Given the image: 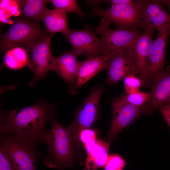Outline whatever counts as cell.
<instances>
[{
  "mask_svg": "<svg viewBox=\"0 0 170 170\" xmlns=\"http://www.w3.org/2000/svg\"><path fill=\"white\" fill-rule=\"evenodd\" d=\"M55 112L52 103L42 100L21 109L1 112L0 134L24 138L41 143L48 132L47 123L51 122Z\"/></svg>",
  "mask_w": 170,
  "mask_h": 170,
  "instance_id": "6da1fadb",
  "label": "cell"
},
{
  "mask_svg": "<svg viewBox=\"0 0 170 170\" xmlns=\"http://www.w3.org/2000/svg\"><path fill=\"white\" fill-rule=\"evenodd\" d=\"M50 122L51 130L43 140L47 145L48 154L42 162L47 167L64 170L72 167L76 160L74 146L67 127L61 125L54 116Z\"/></svg>",
  "mask_w": 170,
  "mask_h": 170,
  "instance_id": "7a4b0ae2",
  "label": "cell"
},
{
  "mask_svg": "<svg viewBox=\"0 0 170 170\" xmlns=\"http://www.w3.org/2000/svg\"><path fill=\"white\" fill-rule=\"evenodd\" d=\"M38 144L25 138L0 134V146L16 170H36V161L42 156L36 150Z\"/></svg>",
  "mask_w": 170,
  "mask_h": 170,
  "instance_id": "3957f363",
  "label": "cell"
},
{
  "mask_svg": "<svg viewBox=\"0 0 170 170\" xmlns=\"http://www.w3.org/2000/svg\"><path fill=\"white\" fill-rule=\"evenodd\" d=\"M103 91L102 87L94 88L78 108L74 119L67 127L77 156H82V144L79 140V133L83 129L89 128L97 120L100 99Z\"/></svg>",
  "mask_w": 170,
  "mask_h": 170,
  "instance_id": "277c9868",
  "label": "cell"
},
{
  "mask_svg": "<svg viewBox=\"0 0 170 170\" xmlns=\"http://www.w3.org/2000/svg\"><path fill=\"white\" fill-rule=\"evenodd\" d=\"M49 35L36 22L25 19L18 20L2 37L1 51L18 47L28 49L33 43Z\"/></svg>",
  "mask_w": 170,
  "mask_h": 170,
  "instance_id": "5b68a950",
  "label": "cell"
},
{
  "mask_svg": "<svg viewBox=\"0 0 170 170\" xmlns=\"http://www.w3.org/2000/svg\"><path fill=\"white\" fill-rule=\"evenodd\" d=\"M110 23L102 19L95 31L100 36L104 55L109 56L114 53L133 49L141 34L137 30L111 29Z\"/></svg>",
  "mask_w": 170,
  "mask_h": 170,
  "instance_id": "8992f818",
  "label": "cell"
},
{
  "mask_svg": "<svg viewBox=\"0 0 170 170\" xmlns=\"http://www.w3.org/2000/svg\"><path fill=\"white\" fill-rule=\"evenodd\" d=\"M92 11L89 16L102 17L114 24L116 28L137 30L140 27V13L136 0L126 4L111 6L107 9L96 6Z\"/></svg>",
  "mask_w": 170,
  "mask_h": 170,
  "instance_id": "52a82bcc",
  "label": "cell"
},
{
  "mask_svg": "<svg viewBox=\"0 0 170 170\" xmlns=\"http://www.w3.org/2000/svg\"><path fill=\"white\" fill-rule=\"evenodd\" d=\"M111 102L113 118L109 131L104 139L110 142L140 115L147 113V104L142 107L137 106L126 102L121 95L112 100Z\"/></svg>",
  "mask_w": 170,
  "mask_h": 170,
  "instance_id": "ba28073f",
  "label": "cell"
},
{
  "mask_svg": "<svg viewBox=\"0 0 170 170\" xmlns=\"http://www.w3.org/2000/svg\"><path fill=\"white\" fill-rule=\"evenodd\" d=\"M52 34H49L36 41L28 48L31 54L27 66L34 74V78L29 83L33 87L40 80L45 77L50 67L52 55L50 42Z\"/></svg>",
  "mask_w": 170,
  "mask_h": 170,
  "instance_id": "9c48e42d",
  "label": "cell"
},
{
  "mask_svg": "<svg viewBox=\"0 0 170 170\" xmlns=\"http://www.w3.org/2000/svg\"><path fill=\"white\" fill-rule=\"evenodd\" d=\"M65 35L66 39L74 50L80 55L88 58L104 55L102 42L90 27L86 26L80 30H70Z\"/></svg>",
  "mask_w": 170,
  "mask_h": 170,
  "instance_id": "30bf717a",
  "label": "cell"
},
{
  "mask_svg": "<svg viewBox=\"0 0 170 170\" xmlns=\"http://www.w3.org/2000/svg\"><path fill=\"white\" fill-rule=\"evenodd\" d=\"M134 49L118 52L109 56L104 69L108 74L107 84L113 85L130 74L139 77L134 63Z\"/></svg>",
  "mask_w": 170,
  "mask_h": 170,
  "instance_id": "8fae6325",
  "label": "cell"
},
{
  "mask_svg": "<svg viewBox=\"0 0 170 170\" xmlns=\"http://www.w3.org/2000/svg\"><path fill=\"white\" fill-rule=\"evenodd\" d=\"M136 1L140 13V27L144 30H156L170 26V14L166 11L159 0Z\"/></svg>",
  "mask_w": 170,
  "mask_h": 170,
  "instance_id": "7c38bea8",
  "label": "cell"
},
{
  "mask_svg": "<svg viewBox=\"0 0 170 170\" xmlns=\"http://www.w3.org/2000/svg\"><path fill=\"white\" fill-rule=\"evenodd\" d=\"M157 37L153 41L149 57L147 69V84L164 70L166 48L170 33V26H163L157 29Z\"/></svg>",
  "mask_w": 170,
  "mask_h": 170,
  "instance_id": "4fadbf2b",
  "label": "cell"
},
{
  "mask_svg": "<svg viewBox=\"0 0 170 170\" xmlns=\"http://www.w3.org/2000/svg\"><path fill=\"white\" fill-rule=\"evenodd\" d=\"M79 55L74 50L65 52L58 57L53 56L50 70H53L67 84L72 95L76 93L75 80L76 77Z\"/></svg>",
  "mask_w": 170,
  "mask_h": 170,
  "instance_id": "5bb4252c",
  "label": "cell"
},
{
  "mask_svg": "<svg viewBox=\"0 0 170 170\" xmlns=\"http://www.w3.org/2000/svg\"><path fill=\"white\" fill-rule=\"evenodd\" d=\"M151 98L147 104V114L170 104V69L164 70L149 84Z\"/></svg>",
  "mask_w": 170,
  "mask_h": 170,
  "instance_id": "9a60e30c",
  "label": "cell"
},
{
  "mask_svg": "<svg viewBox=\"0 0 170 170\" xmlns=\"http://www.w3.org/2000/svg\"><path fill=\"white\" fill-rule=\"evenodd\" d=\"M155 30H144L138 38L134 49V61L142 82V86L147 84V69L148 62L151 53L153 41L152 40Z\"/></svg>",
  "mask_w": 170,
  "mask_h": 170,
  "instance_id": "2e32d148",
  "label": "cell"
},
{
  "mask_svg": "<svg viewBox=\"0 0 170 170\" xmlns=\"http://www.w3.org/2000/svg\"><path fill=\"white\" fill-rule=\"evenodd\" d=\"M110 142L97 139L83 144L87 153L84 170H96L104 166L109 156Z\"/></svg>",
  "mask_w": 170,
  "mask_h": 170,
  "instance_id": "e0dca14e",
  "label": "cell"
},
{
  "mask_svg": "<svg viewBox=\"0 0 170 170\" xmlns=\"http://www.w3.org/2000/svg\"><path fill=\"white\" fill-rule=\"evenodd\" d=\"M109 57L104 55L88 58L84 61H78L75 84L76 89L80 88L99 71L104 70Z\"/></svg>",
  "mask_w": 170,
  "mask_h": 170,
  "instance_id": "ac0fdd59",
  "label": "cell"
},
{
  "mask_svg": "<svg viewBox=\"0 0 170 170\" xmlns=\"http://www.w3.org/2000/svg\"><path fill=\"white\" fill-rule=\"evenodd\" d=\"M47 31L53 34L61 32L66 34L70 30L67 25L66 14L56 8L52 10L47 8L42 17Z\"/></svg>",
  "mask_w": 170,
  "mask_h": 170,
  "instance_id": "d6986e66",
  "label": "cell"
},
{
  "mask_svg": "<svg viewBox=\"0 0 170 170\" xmlns=\"http://www.w3.org/2000/svg\"><path fill=\"white\" fill-rule=\"evenodd\" d=\"M18 2L20 10L24 17L39 21L42 20L43 14L47 8L46 6L48 1L23 0Z\"/></svg>",
  "mask_w": 170,
  "mask_h": 170,
  "instance_id": "ffe728a7",
  "label": "cell"
},
{
  "mask_svg": "<svg viewBox=\"0 0 170 170\" xmlns=\"http://www.w3.org/2000/svg\"><path fill=\"white\" fill-rule=\"evenodd\" d=\"M28 61L26 49L18 47L6 51L3 63L4 65L8 69L18 70L27 66Z\"/></svg>",
  "mask_w": 170,
  "mask_h": 170,
  "instance_id": "44dd1931",
  "label": "cell"
},
{
  "mask_svg": "<svg viewBox=\"0 0 170 170\" xmlns=\"http://www.w3.org/2000/svg\"><path fill=\"white\" fill-rule=\"evenodd\" d=\"M51 3L58 9L66 14L73 12L82 18L86 15L78 5L76 1L74 0H49Z\"/></svg>",
  "mask_w": 170,
  "mask_h": 170,
  "instance_id": "7402d4cb",
  "label": "cell"
},
{
  "mask_svg": "<svg viewBox=\"0 0 170 170\" xmlns=\"http://www.w3.org/2000/svg\"><path fill=\"white\" fill-rule=\"evenodd\" d=\"M126 102L138 107H142L148 103L150 100L151 94L140 91L130 93H124L121 95Z\"/></svg>",
  "mask_w": 170,
  "mask_h": 170,
  "instance_id": "603a6c76",
  "label": "cell"
},
{
  "mask_svg": "<svg viewBox=\"0 0 170 170\" xmlns=\"http://www.w3.org/2000/svg\"><path fill=\"white\" fill-rule=\"evenodd\" d=\"M126 94H130L140 91L142 85V82L137 76L130 74L126 76L123 80Z\"/></svg>",
  "mask_w": 170,
  "mask_h": 170,
  "instance_id": "cb8c5ba5",
  "label": "cell"
},
{
  "mask_svg": "<svg viewBox=\"0 0 170 170\" xmlns=\"http://www.w3.org/2000/svg\"><path fill=\"white\" fill-rule=\"evenodd\" d=\"M126 165L123 158L117 154L109 155L106 162L103 167L104 170H123Z\"/></svg>",
  "mask_w": 170,
  "mask_h": 170,
  "instance_id": "d4e9b609",
  "label": "cell"
},
{
  "mask_svg": "<svg viewBox=\"0 0 170 170\" xmlns=\"http://www.w3.org/2000/svg\"><path fill=\"white\" fill-rule=\"evenodd\" d=\"M95 130L88 128L83 129L80 132L79 139L82 144L97 139L98 133Z\"/></svg>",
  "mask_w": 170,
  "mask_h": 170,
  "instance_id": "484cf974",
  "label": "cell"
},
{
  "mask_svg": "<svg viewBox=\"0 0 170 170\" xmlns=\"http://www.w3.org/2000/svg\"><path fill=\"white\" fill-rule=\"evenodd\" d=\"M0 170H16L6 152L0 146Z\"/></svg>",
  "mask_w": 170,
  "mask_h": 170,
  "instance_id": "4316f807",
  "label": "cell"
},
{
  "mask_svg": "<svg viewBox=\"0 0 170 170\" xmlns=\"http://www.w3.org/2000/svg\"><path fill=\"white\" fill-rule=\"evenodd\" d=\"M158 110L163 115L170 128V104L162 106Z\"/></svg>",
  "mask_w": 170,
  "mask_h": 170,
  "instance_id": "83f0119b",
  "label": "cell"
},
{
  "mask_svg": "<svg viewBox=\"0 0 170 170\" xmlns=\"http://www.w3.org/2000/svg\"><path fill=\"white\" fill-rule=\"evenodd\" d=\"M133 0H110L111 6L123 5L130 3Z\"/></svg>",
  "mask_w": 170,
  "mask_h": 170,
  "instance_id": "f1b7e54d",
  "label": "cell"
},
{
  "mask_svg": "<svg viewBox=\"0 0 170 170\" xmlns=\"http://www.w3.org/2000/svg\"><path fill=\"white\" fill-rule=\"evenodd\" d=\"M161 3L167 6L170 10V0H159Z\"/></svg>",
  "mask_w": 170,
  "mask_h": 170,
  "instance_id": "f546056e",
  "label": "cell"
}]
</instances>
